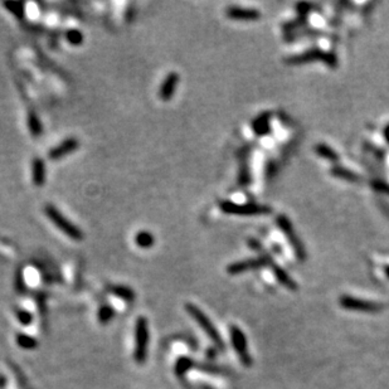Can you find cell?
<instances>
[{"label": "cell", "instance_id": "8", "mask_svg": "<svg viewBox=\"0 0 389 389\" xmlns=\"http://www.w3.org/2000/svg\"><path fill=\"white\" fill-rule=\"evenodd\" d=\"M263 264L264 262L262 259H248V261L244 262H237V263L231 264L228 267V273L230 275H238V273H242L247 270L261 267Z\"/></svg>", "mask_w": 389, "mask_h": 389}, {"label": "cell", "instance_id": "17", "mask_svg": "<svg viewBox=\"0 0 389 389\" xmlns=\"http://www.w3.org/2000/svg\"><path fill=\"white\" fill-rule=\"evenodd\" d=\"M112 316H113V310L111 308H107V306H104L99 312L100 321L104 322V324L110 321V320L112 319Z\"/></svg>", "mask_w": 389, "mask_h": 389}, {"label": "cell", "instance_id": "15", "mask_svg": "<svg viewBox=\"0 0 389 389\" xmlns=\"http://www.w3.org/2000/svg\"><path fill=\"white\" fill-rule=\"evenodd\" d=\"M66 38H67V42L72 46H79L83 42V34H82L79 30L76 29H71L66 33Z\"/></svg>", "mask_w": 389, "mask_h": 389}, {"label": "cell", "instance_id": "6", "mask_svg": "<svg viewBox=\"0 0 389 389\" xmlns=\"http://www.w3.org/2000/svg\"><path fill=\"white\" fill-rule=\"evenodd\" d=\"M78 146H79L78 140L75 139V137H70V139L64 140L62 144H59V145H57L55 148H53L52 150L50 151L48 156H50V159L52 160H58L61 159V157H64L66 155L73 153V151L78 148Z\"/></svg>", "mask_w": 389, "mask_h": 389}, {"label": "cell", "instance_id": "2", "mask_svg": "<svg viewBox=\"0 0 389 389\" xmlns=\"http://www.w3.org/2000/svg\"><path fill=\"white\" fill-rule=\"evenodd\" d=\"M149 343V328L148 320L145 317H139L135 326V353L134 357L136 363L142 364L146 359Z\"/></svg>", "mask_w": 389, "mask_h": 389}, {"label": "cell", "instance_id": "7", "mask_svg": "<svg viewBox=\"0 0 389 389\" xmlns=\"http://www.w3.org/2000/svg\"><path fill=\"white\" fill-rule=\"evenodd\" d=\"M179 83V75L177 72H170L165 77L159 91V96L163 101H169L174 96L177 86Z\"/></svg>", "mask_w": 389, "mask_h": 389}, {"label": "cell", "instance_id": "10", "mask_svg": "<svg viewBox=\"0 0 389 389\" xmlns=\"http://www.w3.org/2000/svg\"><path fill=\"white\" fill-rule=\"evenodd\" d=\"M154 235L151 234V233L146 232V231H141V232H139L136 234V237H135V243H136V246H139L140 248H150L154 246Z\"/></svg>", "mask_w": 389, "mask_h": 389}, {"label": "cell", "instance_id": "16", "mask_svg": "<svg viewBox=\"0 0 389 389\" xmlns=\"http://www.w3.org/2000/svg\"><path fill=\"white\" fill-rule=\"evenodd\" d=\"M5 8H8L10 12L13 13L14 15H17L18 18H22L24 15V4L23 3H5L4 4Z\"/></svg>", "mask_w": 389, "mask_h": 389}, {"label": "cell", "instance_id": "11", "mask_svg": "<svg viewBox=\"0 0 389 389\" xmlns=\"http://www.w3.org/2000/svg\"><path fill=\"white\" fill-rule=\"evenodd\" d=\"M28 126L30 129V132L34 136H41L43 129H42L41 121H39V119H38V116L34 112H30L29 116H28Z\"/></svg>", "mask_w": 389, "mask_h": 389}, {"label": "cell", "instance_id": "4", "mask_svg": "<svg viewBox=\"0 0 389 389\" xmlns=\"http://www.w3.org/2000/svg\"><path fill=\"white\" fill-rule=\"evenodd\" d=\"M230 330L233 349H234L237 355H238L239 360H241L244 366H251L252 365V357H251L250 352H248L247 339L244 337L243 331L235 325L231 326Z\"/></svg>", "mask_w": 389, "mask_h": 389}, {"label": "cell", "instance_id": "19", "mask_svg": "<svg viewBox=\"0 0 389 389\" xmlns=\"http://www.w3.org/2000/svg\"><path fill=\"white\" fill-rule=\"evenodd\" d=\"M386 271H387V275H388V277H389V267H387Z\"/></svg>", "mask_w": 389, "mask_h": 389}, {"label": "cell", "instance_id": "14", "mask_svg": "<svg viewBox=\"0 0 389 389\" xmlns=\"http://www.w3.org/2000/svg\"><path fill=\"white\" fill-rule=\"evenodd\" d=\"M193 366V362L190 359H186V358H182L180 360H178L177 365H175V373L177 375H184L189 369Z\"/></svg>", "mask_w": 389, "mask_h": 389}, {"label": "cell", "instance_id": "12", "mask_svg": "<svg viewBox=\"0 0 389 389\" xmlns=\"http://www.w3.org/2000/svg\"><path fill=\"white\" fill-rule=\"evenodd\" d=\"M17 343L18 345L23 349H34L38 345L37 340L33 339L29 335H18L17 337Z\"/></svg>", "mask_w": 389, "mask_h": 389}, {"label": "cell", "instance_id": "1", "mask_svg": "<svg viewBox=\"0 0 389 389\" xmlns=\"http://www.w3.org/2000/svg\"><path fill=\"white\" fill-rule=\"evenodd\" d=\"M185 309L189 312V315L198 322V325L203 329L204 333H206V334L214 341L215 345H217L218 348L224 349L223 339H222V337L219 335V333H218L217 328L213 325V322L208 319V316L204 314L203 311H202L201 309H198L195 305H192V304H186Z\"/></svg>", "mask_w": 389, "mask_h": 389}, {"label": "cell", "instance_id": "13", "mask_svg": "<svg viewBox=\"0 0 389 389\" xmlns=\"http://www.w3.org/2000/svg\"><path fill=\"white\" fill-rule=\"evenodd\" d=\"M112 292L116 295V296L121 297V299L124 300H132L135 297V293L134 291L131 290V288L129 287H125V286H115V287H112Z\"/></svg>", "mask_w": 389, "mask_h": 389}, {"label": "cell", "instance_id": "5", "mask_svg": "<svg viewBox=\"0 0 389 389\" xmlns=\"http://www.w3.org/2000/svg\"><path fill=\"white\" fill-rule=\"evenodd\" d=\"M340 306L346 310L363 311V312H379L383 310L384 306L375 301H366V300L357 299L353 296L340 297Z\"/></svg>", "mask_w": 389, "mask_h": 389}, {"label": "cell", "instance_id": "18", "mask_svg": "<svg viewBox=\"0 0 389 389\" xmlns=\"http://www.w3.org/2000/svg\"><path fill=\"white\" fill-rule=\"evenodd\" d=\"M18 319L21 320V322L24 324V325H29L30 321H32V315L29 312H26V311H19Z\"/></svg>", "mask_w": 389, "mask_h": 389}, {"label": "cell", "instance_id": "9", "mask_svg": "<svg viewBox=\"0 0 389 389\" xmlns=\"http://www.w3.org/2000/svg\"><path fill=\"white\" fill-rule=\"evenodd\" d=\"M32 177H33V183L37 186H42L46 182V165L44 161L39 157H35L33 160L32 164Z\"/></svg>", "mask_w": 389, "mask_h": 389}, {"label": "cell", "instance_id": "3", "mask_svg": "<svg viewBox=\"0 0 389 389\" xmlns=\"http://www.w3.org/2000/svg\"><path fill=\"white\" fill-rule=\"evenodd\" d=\"M46 214L54 223V226L58 227L64 234H67L70 238L75 239V241H81L82 237H83L82 231L79 228H77L75 224L71 223L67 218L64 217L57 208H54L53 206H47Z\"/></svg>", "mask_w": 389, "mask_h": 389}]
</instances>
